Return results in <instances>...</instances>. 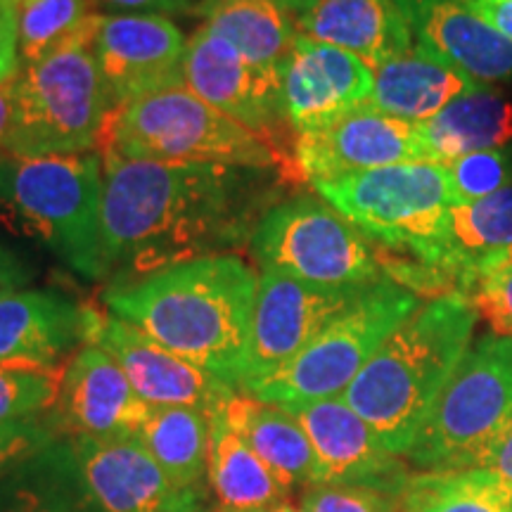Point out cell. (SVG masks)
Here are the masks:
<instances>
[{"mask_svg": "<svg viewBox=\"0 0 512 512\" xmlns=\"http://www.w3.org/2000/svg\"><path fill=\"white\" fill-rule=\"evenodd\" d=\"M105 273L136 280L221 254L247 235L254 176L221 164H169L102 152Z\"/></svg>", "mask_w": 512, "mask_h": 512, "instance_id": "1", "label": "cell"}, {"mask_svg": "<svg viewBox=\"0 0 512 512\" xmlns=\"http://www.w3.org/2000/svg\"><path fill=\"white\" fill-rule=\"evenodd\" d=\"M259 273L238 254H211L105 292L112 316L238 389L245 375Z\"/></svg>", "mask_w": 512, "mask_h": 512, "instance_id": "2", "label": "cell"}, {"mask_svg": "<svg viewBox=\"0 0 512 512\" xmlns=\"http://www.w3.org/2000/svg\"><path fill=\"white\" fill-rule=\"evenodd\" d=\"M477 316L475 304L460 294L420 304L384 339L342 394V401L368 422L389 453L406 456L413 446L453 370L470 349Z\"/></svg>", "mask_w": 512, "mask_h": 512, "instance_id": "3", "label": "cell"}, {"mask_svg": "<svg viewBox=\"0 0 512 512\" xmlns=\"http://www.w3.org/2000/svg\"><path fill=\"white\" fill-rule=\"evenodd\" d=\"M311 188L370 240L403 254L399 261H382L389 280L434 299L456 294L441 268V242L453 207L446 166L392 164L311 183Z\"/></svg>", "mask_w": 512, "mask_h": 512, "instance_id": "4", "label": "cell"}, {"mask_svg": "<svg viewBox=\"0 0 512 512\" xmlns=\"http://www.w3.org/2000/svg\"><path fill=\"white\" fill-rule=\"evenodd\" d=\"M95 22L93 12L69 41L19 67L12 79L17 117L5 147L10 157L86 155L102 143L114 105L91 50Z\"/></svg>", "mask_w": 512, "mask_h": 512, "instance_id": "5", "label": "cell"}, {"mask_svg": "<svg viewBox=\"0 0 512 512\" xmlns=\"http://www.w3.org/2000/svg\"><path fill=\"white\" fill-rule=\"evenodd\" d=\"M102 143V152L145 162L221 164L252 171L280 162L271 143L185 86L117 107L107 119Z\"/></svg>", "mask_w": 512, "mask_h": 512, "instance_id": "6", "label": "cell"}, {"mask_svg": "<svg viewBox=\"0 0 512 512\" xmlns=\"http://www.w3.org/2000/svg\"><path fill=\"white\" fill-rule=\"evenodd\" d=\"M102 155L0 162V195L27 230L86 278H105Z\"/></svg>", "mask_w": 512, "mask_h": 512, "instance_id": "7", "label": "cell"}, {"mask_svg": "<svg viewBox=\"0 0 512 512\" xmlns=\"http://www.w3.org/2000/svg\"><path fill=\"white\" fill-rule=\"evenodd\" d=\"M512 430V339L486 335L465 351L408 448L422 472L467 470Z\"/></svg>", "mask_w": 512, "mask_h": 512, "instance_id": "8", "label": "cell"}, {"mask_svg": "<svg viewBox=\"0 0 512 512\" xmlns=\"http://www.w3.org/2000/svg\"><path fill=\"white\" fill-rule=\"evenodd\" d=\"M418 309V294L382 278L358 294L285 368L242 392L275 406L337 399L366 368L384 339Z\"/></svg>", "mask_w": 512, "mask_h": 512, "instance_id": "9", "label": "cell"}, {"mask_svg": "<svg viewBox=\"0 0 512 512\" xmlns=\"http://www.w3.org/2000/svg\"><path fill=\"white\" fill-rule=\"evenodd\" d=\"M261 271L323 287H368L387 278L380 254L361 228L328 202L299 197L275 204L249 238Z\"/></svg>", "mask_w": 512, "mask_h": 512, "instance_id": "10", "label": "cell"}, {"mask_svg": "<svg viewBox=\"0 0 512 512\" xmlns=\"http://www.w3.org/2000/svg\"><path fill=\"white\" fill-rule=\"evenodd\" d=\"M370 287V285H368ZM366 287H323L261 271L240 392L299 356Z\"/></svg>", "mask_w": 512, "mask_h": 512, "instance_id": "11", "label": "cell"}, {"mask_svg": "<svg viewBox=\"0 0 512 512\" xmlns=\"http://www.w3.org/2000/svg\"><path fill=\"white\" fill-rule=\"evenodd\" d=\"M292 166L306 183L361 174L382 166L425 162L420 126L358 105L316 131L299 133L292 145Z\"/></svg>", "mask_w": 512, "mask_h": 512, "instance_id": "12", "label": "cell"}, {"mask_svg": "<svg viewBox=\"0 0 512 512\" xmlns=\"http://www.w3.org/2000/svg\"><path fill=\"white\" fill-rule=\"evenodd\" d=\"M95 512H202L207 496L164 475L138 434L69 437Z\"/></svg>", "mask_w": 512, "mask_h": 512, "instance_id": "13", "label": "cell"}, {"mask_svg": "<svg viewBox=\"0 0 512 512\" xmlns=\"http://www.w3.org/2000/svg\"><path fill=\"white\" fill-rule=\"evenodd\" d=\"M185 38L164 15H98L91 50L114 110L183 86Z\"/></svg>", "mask_w": 512, "mask_h": 512, "instance_id": "14", "label": "cell"}, {"mask_svg": "<svg viewBox=\"0 0 512 512\" xmlns=\"http://www.w3.org/2000/svg\"><path fill=\"white\" fill-rule=\"evenodd\" d=\"M283 408L299 420L313 446V484L366 486L384 494L403 496L413 475L411 467L380 444L368 422L351 411L342 396Z\"/></svg>", "mask_w": 512, "mask_h": 512, "instance_id": "15", "label": "cell"}, {"mask_svg": "<svg viewBox=\"0 0 512 512\" xmlns=\"http://www.w3.org/2000/svg\"><path fill=\"white\" fill-rule=\"evenodd\" d=\"M183 86L271 145L275 124L287 121L283 74L254 67L207 24L185 43Z\"/></svg>", "mask_w": 512, "mask_h": 512, "instance_id": "16", "label": "cell"}, {"mask_svg": "<svg viewBox=\"0 0 512 512\" xmlns=\"http://www.w3.org/2000/svg\"><path fill=\"white\" fill-rule=\"evenodd\" d=\"M150 411L114 356L88 342L64 366L50 418L62 437H107L138 434Z\"/></svg>", "mask_w": 512, "mask_h": 512, "instance_id": "17", "label": "cell"}, {"mask_svg": "<svg viewBox=\"0 0 512 512\" xmlns=\"http://www.w3.org/2000/svg\"><path fill=\"white\" fill-rule=\"evenodd\" d=\"M373 93V69L347 50L299 34L283 64V110L294 133L330 124Z\"/></svg>", "mask_w": 512, "mask_h": 512, "instance_id": "18", "label": "cell"}, {"mask_svg": "<svg viewBox=\"0 0 512 512\" xmlns=\"http://www.w3.org/2000/svg\"><path fill=\"white\" fill-rule=\"evenodd\" d=\"M100 318L62 292L8 294L0 299V366H62L64 356L93 342Z\"/></svg>", "mask_w": 512, "mask_h": 512, "instance_id": "19", "label": "cell"}, {"mask_svg": "<svg viewBox=\"0 0 512 512\" xmlns=\"http://www.w3.org/2000/svg\"><path fill=\"white\" fill-rule=\"evenodd\" d=\"M93 342L114 356L136 394L152 408L190 406L209 411L235 389L117 316L100 318Z\"/></svg>", "mask_w": 512, "mask_h": 512, "instance_id": "20", "label": "cell"}, {"mask_svg": "<svg viewBox=\"0 0 512 512\" xmlns=\"http://www.w3.org/2000/svg\"><path fill=\"white\" fill-rule=\"evenodd\" d=\"M413 41L482 86L512 79V41L465 0H396Z\"/></svg>", "mask_w": 512, "mask_h": 512, "instance_id": "21", "label": "cell"}, {"mask_svg": "<svg viewBox=\"0 0 512 512\" xmlns=\"http://www.w3.org/2000/svg\"><path fill=\"white\" fill-rule=\"evenodd\" d=\"M299 34L356 55L370 69L415 46L396 0H313L297 17Z\"/></svg>", "mask_w": 512, "mask_h": 512, "instance_id": "22", "label": "cell"}, {"mask_svg": "<svg viewBox=\"0 0 512 512\" xmlns=\"http://www.w3.org/2000/svg\"><path fill=\"white\" fill-rule=\"evenodd\" d=\"M475 86L477 81L415 43L408 53L373 69L368 102L389 117L422 124Z\"/></svg>", "mask_w": 512, "mask_h": 512, "instance_id": "23", "label": "cell"}, {"mask_svg": "<svg viewBox=\"0 0 512 512\" xmlns=\"http://www.w3.org/2000/svg\"><path fill=\"white\" fill-rule=\"evenodd\" d=\"M219 408L228 425L292 491L313 484L316 477L313 446L304 427L287 408L266 403L238 389H230L219 401Z\"/></svg>", "mask_w": 512, "mask_h": 512, "instance_id": "24", "label": "cell"}, {"mask_svg": "<svg viewBox=\"0 0 512 512\" xmlns=\"http://www.w3.org/2000/svg\"><path fill=\"white\" fill-rule=\"evenodd\" d=\"M418 126L425 162L446 166L472 152L503 150L512 140V102L479 83Z\"/></svg>", "mask_w": 512, "mask_h": 512, "instance_id": "25", "label": "cell"}, {"mask_svg": "<svg viewBox=\"0 0 512 512\" xmlns=\"http://www.w3.org/2000/svg\"><path fill=\"white\" fill-rule=\"evenodd\" d=\"M219 401L207 411L209 486L219 501V512H261L290 503L294 491L228 425Z\"/></svg>", "mask_w": 512, "mask_h": 512, "instance_id": "26", "label": "cell"}, {"mask_svg": "<svg viewBox=\"0 0 512 512\" xmlns=\"http://www.w3.org/2000/svg\"><path fill=\"white\" fill-rule=\"evenodd\" d=\"M0 512H95L72 439H57L0 479Z\"/></svg>", "mask_w": 512, "mask_h": 512, "instance_id": "27", "label": "cell"}, {"mask_svg": "<svg viewBox=\"0 0 512 512\" xmlns=\"http://www.w3.org/2000/svg\"><path fill=\"white\" fill-rule=\"evenodd\" d=\"M150 456L178 489L207 496L209 484V415L202 408H152L138 430Z\"/></svg>", "mask_w": 512, "mask_h": 512, "instance_id": "28", "label": "cell"}, {"mask_svg": "<svg viewBox=\"0 0 512 512\" xmlns=\"http://www.w3.org/2000/svg\"><path fill=\"white\" fill-rule=\"evenodd\" d=\"M204 19L247 62L271 74H283L299 36L292 12L271 0H228Z\"/></svg>", "mask_w": 512, "mask_h": 512, "instance_id": "29", "label": "cell"}, {"mask_svg": "<svg viewBox=\"0 0 512 512\" xmlns=\"http://www.w3.org/2000/svg\"><path fill=\"white\" fill-rule=\"evenodd\" d=\"M512 245V185L486 200L453 204L441 242V268L463 292L467 273L496 249Z\"/></svg>", "mask_w": 512, "mask_h": 512, "instance_id": "30", "label": "cell"}, {"mask_svg": "<svg viewBox=\"0 0 512 512\" xmlns=\"http://www.w3.org/2000/svg\"><path fill=\"white\" fill-rule=\"evenodd\" d=\"M403 512H512V486L484 467L415 472L401 496Z\"/></svg>", "mask_w": 512, "mask_h": 512, "instance_id": "31", "label": "cell"}, {"mask_svg": "<svg viewBox=\"0 0 512 512\" xmlns=\"http://www.w3.org/2000/svg\"><path fill=\"white\" fill-rule=\"evenodd\" d=\"M93 12L86 0H24L19 5V57L31 64L69 41Z\"/></svg>", "mask_w": 512, "mask_h": 512, "instance_id": "32", "label": "cell"}, {"mask_svg": "<svg viewBox=\"0 0 512 512\" xmlns=\"http://www.w3.org/2000/svg\"><path fill=\"white\" fill-rule=\"evenodd\" d=\"M460 297L475 304L496 335L512 339V245L477 261L467 273Z\"/></svg>", "mask_w": 512, "mask_h": 512, "instance_id": "33", "label": "cell"}, {"mask_svg": "<svg viewBox=\"0 0 512 512\" xmlns=\"http://www.w3.org/2000/svg\"><path fill=\"white\" fill-rule=\"evenodd\" d=\"M64 366H0V420L34 418L53 411L60 396Z\"/></svg>", "mask_w": 512, "mask_h": 512, "instance_id": "34", "label": "cell"}, {"mask_svg": "<svg viewBox=\"0 0 512 512\" xmlns=\"http://www.w3.org/2000/svg\"><path fill=\"white\" fill-rule=\"evenodd\" d=\"M453 204H472L512 185V152H472L446 164Z\"/></svg>", "mask_w": 512, "mask_h": 512, "instance_id": "35", "label": "cell"}, {"mask_svg": "<svg viewBox=\"0 0 512 512\" xmlns=\"http://www.w3.org/2000/svg\"><path fill=\"white\" fill-rule=\"evenodd\" d=\"M299 508L304 512H403L399 496L342 484L306 486L299 496Z\"/></svg>", "mask_w": 512, "mask_h": 512, "instance_id": "36", "label": "cell"}, {"mask_svg": "<svg viewBox=\"0 0 512 512\" xmlns=\"http://www.w3.org/2000/svg\"><path fill=\"white\" fill-rule=\"evenodd\" d=\"M62 439L50 413L34 418L0 420V479L8 477L24 460Z\"/></svg>", "mask_w": 512, "mask_h": 512, "instance_id": "37", "label": "cell"}, {"mask_svg": "<svg viewBox=\"0 0 512 512\" xmlns=\"http://www.w3.org/2000/svg\"><path fill=\"white\" fill-rule=\"evenodd\" d=\"M19 67V5L0 3V86L15 79Z\"/></svg>", "mask_w": 512, "mask_h": 512, "instance_id": "38", "label": "cell"}, {"mask_svg": "<svg viewBox=\"0 0 512 512\" xmlns=\"http://www.w3.org/2000/svg\"><path fill=\"white\" fill-rule=\"evenodd\" d=\"M31 280V268L15 252L0 245V299L22 290Z\"/></svg>", "mask_w": 512, "mask_h": 512, "instance_id": "39", "label": "cell"}, {"mask_svg": "<svg viewBox=\"0 0 512 512\" xmlns=\"http://www.w3.org/2000/svg\"><path fill=\"white\" fill-rule=\"evenodd\" d=\"M124 15H174L192 5V0H100Z\"/></svg>", "mask_w": 512, "mask_h": 512, "instance_id": "40", "label": "cell"}, {"mask_svg": "<svg viewBox=\"0 0 512 512\" xmlns=\"http://www.w3.org/2000/svg\"><path fill=\"white\" fill-rule=\"evenodd\" d=\"M484 22L512 41V0H465Z\"/></svg>", "mask_w": 512, "mask_h": 512, "instance_id": "41", "label": "cell"}, {"mask_svg": "<svg viewBox=\"0 0 512 512\" xmlns=\"http://www.w3.org/2000/svg\"><path fill=\"white\" fill-rule=\"evenodd\" d=\"M477 467H484V470L496 472L503 482L512 486V430L505 434V437L498 441V444L491 448L489 453L482 458V463Z\"/></svg>", "mask_w": 512, "mask_h": 512, "instance_id": "42", "label": "cell"}, {"mask_svg": "<svg viewBox=\"0 0 512 512\" xmlns=\"http://www.w3.org/2000/svg\"><path fill=\"white\" fill-rule=\"evenodd\" d=\"M17 105H15V88H12V79L0 86V150L5 152L8 140L15 128Z\"/></svg>", "mask_w": 512, "mask_h": 512, "instance_id": "43", "label": "cell"}, {"mask_svg": "<svg viewBox=\"0 0 512 512\" xmlns=\"http://www.w3.org/2000/svg\"><path fill=\"white\" fill-rule=\"evenodd\" d=\"M223 3H228V0H200V3L195 5V12L197 15L207 17L211 10L219 8V5H223ZM271 3L283 5V8H287L290 12H304L313 3V0H271Z\"/></svg>", "mask_w": 512, "mask_h": 512, "instance_id": "44", "label": "cell"}, {"mask_svg": "<svg viewBox=\"0 0 512 512\" xmlns=\"http://www.w3.org/2000/svg\"><path fill=\"white\" fill-rule=\"evenodd\" d=\"M261 512H304L302 508H297V505L292 503H283V505H275L271 510H261Z\"/></svg>", "mask_w": 512, "mask_h": 512, "instance_id": "45", "label": "cell"}, {"mask_svg": "<svg viewBox=\"0 0 512 512\" xmlns=\"http://www.w3.org/2000/svg\"><path fill=\"white\" fill-rule=\"evenodd\" d=\"M0 3H15V5H22L24 0H0Z\"/></svg>", "mask_w": 512, "mask_h": 512, "instance_id": "46", "label": "cell"}, {"mask_svg": "<svg viewBox=\"0 0 512 512\" xmlns=\"http://www.w3.org/2000/svg\"><path fill=\"white\" fill-rule=\"evenodd\" d=\"M202 512H211V510H209V508H207V510H202Z\"/></svg>", "mask_w": 512, "mask_h": 512, "instance_id": "47", "label": "cell"}]
</instances>
